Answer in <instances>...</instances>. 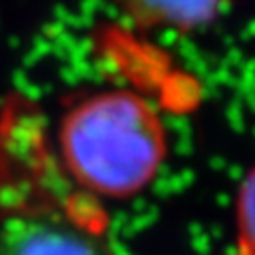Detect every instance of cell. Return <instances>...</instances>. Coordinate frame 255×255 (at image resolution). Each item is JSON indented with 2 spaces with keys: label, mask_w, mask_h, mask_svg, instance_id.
Returning <instances> with one entry per match:
<instances>
[{
  "label": "cell",
  "mask_w": 255,
  "mask_h": 255,
  "mask_svg": "<svg viewBox=\"0 0 255 255\" xmlns=\"http://www.w3.org/2000/svg\"><path fill=\"white\" fill-rule=\"evenodd\" d=\"M233 255H253V253H251V251H247V249H243V247H239Z\"/></svg>",
  "instance_id": "5"
},
{
  "label": "cell",
  "mask_w": 255,
  "mask_h": 255,
  "mask_svg": "<svg viewBox=\"0 0 255 255\" xmlns=\"http://www.w3.org/2000/svg\"><path fill=\"white\" fill-rule=\"evenodd\" d=\"M0 255H103V247L73 219L18 213L0 223Z\"/></svg>",
  "instance_id": "2"
},
{
  "label": "cell",
  "mask_w": 255,
  "mask_h": 255,
  "mask_svg": "<svg viewBox=\"0 0 255 255\" xmlns=\"http://www.w3.org/2000/svg\"><path fill=\"white\" fill-rule=\"evenodd\" d=\"M223 0H119L135 22L157 28H197L209 22Z\"/></svg>",
  "instance_id": "3"
},
{
  "label": "cell",
  "mask_w": 255,
  "mask_h": 255,
  "mask_svg": "<svg viewBox=\"0 0 255 255\" xmlns=\"http://www.w3.org/2000/svg\"><path fill=\"white\" fill-rule=\"evenodd\" d=\"M239 247L255 255V167L245 177L237 195Z\"/></svg>",
  "instance_id": "4"
},
{
  "label": "cell",
  "mask_w": 255,
  "mask_h": 255,
  "mask_svg": "<svg viewBox=\"0 0 255 255\" xmlns=\"http://www.w3.org/2000/svg\"><path fill=\"white\" fill-rule=\"evenodd\" d=\"M58 147L81 187L99 197L127 199L161 171L167 131L141 97L109 91L75 103L62 115Z\"/></svg>",
  "instance_id": "1"
}]
</instances>
